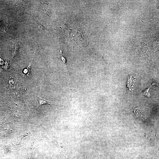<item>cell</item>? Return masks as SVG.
I'll list each match as a JSON object with an SVG mask.
<instances>
[{
	"instance_id": "52a82bcc",
	"label": "cell",
	"mask_w": 159,
	"mask_h": 159,
	"mask_svg": "<svg viewBox=\"0 0 159 159\" xmlns=\"http://www.w3.org/2000/svg\"><path fill=\"white\" fill-rule=\"evenodd\" d=\"M19 45L17 44H15L13 48L12 55L13 57L16 55L17 52Z\"/></svg>"
},
{
	"instance_id": "ba28073f",
	"label": "cell",
	"mask_w": 159,
	"mask_h": 159,
	"mask_svg": "<svg viewBox=\"0 0 159 159\" xmlns=\"http://www.w3.org/2000/svg\"><path fill=\"white\" fill-rule=\"evenodd\" d=\"M4 64V62L2 59L0 57V65H3Z\"/></svg>"
},
{
	"instance_id": "3957f363",
	"label": "cell",
	"mask_w": 159,
	"mask_h": 159,
	"mask_svg": "<svg viewBox=\"0 0 159 159\" xmlns=\"http://www.w3.org/2000/svg\"><path fill=\"white\" fill-rule=\"evenodd\" d=\"M60 53H61V56L60 57V58L61 60H62V62L64 64V65L65 67L66 68V71H67V74H68L69 75V80L70 81L71 78H70V74L69 72V70H68V68H67V60H66V58L65 57H64L63 55V54H62V50H61V49H60Z\"/></svg>"
},
{
	"instance_id": "8992f818",
	"label": "cell",
	"mask_w": 159,
	"mask_h": 159,
	"mask_svg": "<svg viewBox=\"0 0 159 159\" xmlns=\"http://www.w3.org/2000/svg\"><path fill=\"white\" fill-rule=\"evenodd\" d=\"M134 113L137 117L141 118L144 117V113L143 111H142L138 109L137 108H136L134 111Z\"/></svg>"
},
{
	"instance_id": "5b68a950",
	"label": "cell",
	"mask_w": 159,
	"mask_h": 159,
	"mask_svg": "<svg viewBox=\"0 0 159 159\" xmlns=\"http://www.w3.org/2000/svg\"><path fill=\"white\" fill-rule=\"evenodd\" d=\"M157 84L156 82H154L152 85L149 88L145 89L143 92L142 94L143 95L147 97H149L151 96V94L150 92L149 89L150 87L153 85H155Z\"/></svg>"
},
{
	"instance_id": "277c9868",
	"label": "cell",
	"mask_w": 159,
	"mask_h": 159,
	"mask_svg": "<svg viewBox=\"0 0 159 159\" xmlns=\"http://www.w3.org/2000/svg\"><path fill=\"white\" fill-rule=\"evenodd\" d=\"M7 23L3 20H0V31L6 32L8 29Z\"/></svg>"
},
{
	"instance_id": "7a4b0ae2",
	"label": "cell",
	"mask_w": 159,
	"mask_h": 159,
	"mask_svg": "<svg viewBox=\"0 0 159 159\" xmlns=\"http://www.w3.org/2000/svg\"><path fill=\"white\" fill-rule=\"evenodd\" d=\"M132 75H129L128 77L127 87L129 90L132 91L133 89V86L135 83V80H133Z\"/></svg>"
},
{
	"instance_id": "6da1fadb",
	"label": "cell",
	"mask_w": 159,
	"mask_h": 159,
	"mask_svg": "<svg viewBox=\"0 0 159 159\" xmlns=\"http://www.w3.org/2000/svg\"><path fill=\"white\" fill-rule=\"evenodd\" d=\"M38 102V106L36 109L38 108L41 106L45 105H48L51 106H54L60 107H66L65 106L62 105H58L54 102V101L52 100L48 101L42 99L40 97L36 96Z\"/></svg>"
}]
</instances>
